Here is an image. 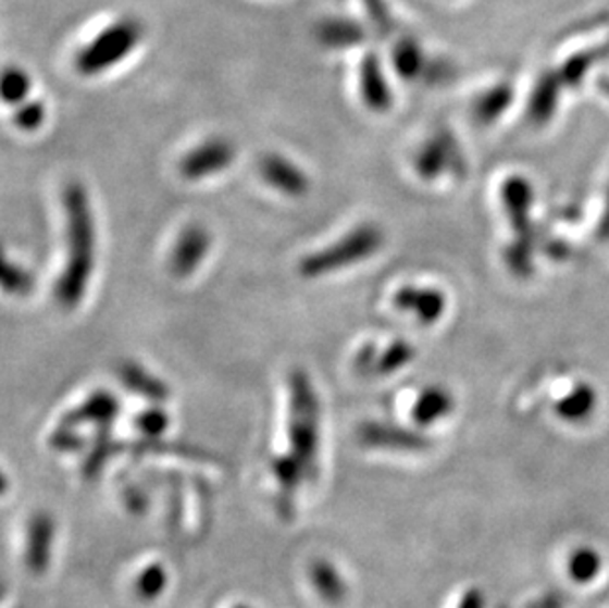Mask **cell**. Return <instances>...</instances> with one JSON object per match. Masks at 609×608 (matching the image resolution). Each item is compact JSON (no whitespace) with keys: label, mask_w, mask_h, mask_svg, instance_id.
I'll list each match as a JSON object with an SVG mask.
<instances>
[{"label":"cell","mask_w":609,"mask_h":608,"mask_svg":"<svg viewBox=\"0 0 609 608\" xmlns=\"http://www.w3.org/2000/svg\"><path fill=\"white\" fill-rule=\"evenodd\" d=\"M271 470H273L274 479L278 482L281 491L286 496L298 491L306 481H310L308 474H306L304 467L295 457H290L288 452L276 455L273 462H271Z\"/></svg>","instance_id":"20"},{"label":"cell","mask_w":609,"mask_h":608,"mask_svg":"<svg viewBox=\"0 0 609 608\" xmlns=\"http://www.w3.org/2000/svg\"><path fill=\"white\" fill-rule=\"evenodd\" d=\"M135 425L140 433H145L148 437H158L169 429V413L162 407H150L147 411L138 413Z\"/></svg>","instance_id":"27"},{"label":"cell","mask_w":609,"mask_h":608,"mask_svg":"<svg viewBox=\"0 0 609 608\" xmlns=\"http://www.w3.org/2000/svg\"><path fill=\"white\" fill-rule=\"evenodd\" d=\"M395 307L412 314L422 326H432L440 321L446 312V297L434 287H402L395 295Z\"/></svg>","instance_id":"10"},{"label":"cell","mask_w":609,"mask_h":608,"mask_svg":"<svg viewBox=\"0 0 609 608\" xmlns=\"http://www.w3.org/2000/svg\"><path fill=\"white\" fill-rule=\"evenodd\" d=\"M235 157H237V149L232 140L225 137H211L196 145L179 159L178 171L184 181H208L211 176L232 169Z\"/></svg>","instance_id":"5"},{"label":"cell","mask_w":609,"mask_h":608,"mask_svg":"<svg viewBox=\"0 0 609 608\" xmlns=\"http://www.w3.org/2000/svg\"><path fill=\"white\" fill-rule=\"evenodd\" d=\"M453 409V397L448 389L431 385L422 389L412 406V419L419 427H431L434 423L442 421L444 417L450 415Z\"/></svg>","instance_id":"17"},{"label":"cell","mask_w":609,"mask_h":608,"mask_svg":"<svg viewBox=\"0 0 609 608\" xmlns=\"http://www.w3.org/2000/svg\"><path fill=\"white\" fill-rule=\"evenodd\" d=\"M233 608H251V607H247V605H237V607H233Z\"/></svg>","instance_id":"29"},{"label":"cell","mask_w":609,"mask_h":608,"mask_svg":"<svg viewBox=\"0 0 609 608\" xmlns=\"http://www.w3.org/2000/svg\"><path fill=\"white\" fill-rule=\"evenodd\" d=\"M119 374H121L123 384L135 394L145 395L152 401H164L169 397V387L164 385V382L148 374L147 370L137 363H125Z\"/></svg>","instance_id":"18"},{"label":"cell","mask_w":609,"mask_h":608,"mask_svg":"<svg viewBox=\"0 0 609 608\" xmlns=\"http://www.w3.org/2000/svg\"><path fill=\"white\" fill-rule=\"evenodd\" d=\"M511 97H513V91H511L509 86H497L494 89H487L484 96L475 101L477 117L485 121V123H489L492 119L497 117L499 111H504L507 108Z\"/></svg>","instance_id":"24"},{"label":"cell","mask_w":609,"mask_h":608,"mask_svg":"<svg viewBox=\"0 0 609 608\" xmlns=\"http://www.w3.org/2000/svg\"><path fill=\"white\" fill-rule=\"evenodd\" d=\"M288 455L295 457L310 481L318 476L320 462V441H322V409L320 397L310 375L296 370L288 380Z\"/></svg>","instance_id":"2"},{"label":"cell","mask_w":609,"mask_h":608,"mask_svg":"<svg viewBox=\"0 0 609 608\" xmlns=\"http://www.w3.org/2000/svg\"><path fill=\"white\" fill-rule=\"evenodd\" d=\"M169 585V575L162 563H152L148 566L135 583V591L142 600H154L164 593V588Z\"/></svg>","instance_id":"23"},{"label":"cell","mask_w":609,"mask_h":608,"mask_svg":"<svg viewBox=\"0 0 609 608\" xmlns=\"http://www.w3.org/2000/svg\"><path fill=\"white\" fill-rule=\"evenodd\" d=\"M412 358H414V350L409 342H390L387 348H378L375 342H368L365 346L359 348L353 365L361 375L383 377V375L397 374Z\"/></svg>","instance_id":"8"},{"label":"cell","mask_w":609,"mask_h":608,"mask_svg":"<svg viewBox=\"0 0 609 608\" xmlns=\"http://www.w3.org/2000/svg\"><path fill=\"white\" fill-rule=\"evenodd\" d=\"M592 407H594V394L588 387H582L576 394L568 397L564 406L558 407V413L568 421H582L584 417H588Z\"/></svg>","instance_id":"26"},{"label":"cell","mask_w":609,"mask_h":608,"mask_svg":"<svg viewBox=\"0 0 609 608\" xmlns=\"http://www.w3.org/2000/svg\"><path fill=\"white\" fill-rule=\"evenodd\" d=\"M315 38L324 48L330 50H347L358 48L368 40V33L363 24L353 18H326L315 26Z\"/></svg>","instance_id":"13"},{"label":"cell","mask_w":609,"mask_h":608,"mask_svg":"<svg viewBox=\"0 0 609 608\" xmlns=\"http://www.w3.org/2000/svg\"><path fill=\"white\" fill-rule=\"evenodd\" d=\"M363 2H365V9H368L369 16L373 18V22L378 24L381 28H389L390 16L387 2L385 0H363Z\"/></svg>","instance_id":"28"},{"label":"cell","mask_w":609,"mask_h":608,"mask_svg":"<svg viewBox=\"0 0 609 608\" xmlns=\"http://www.w3.org/2000/svg\"><path fill=\"white\" fill-rule=\"evenodd\" d=\"M359 438L368 447L387 450H421L426 445L419 433L387 423H368L359 431Z\"/></svg>","instance_id":"12"},{"label":"cell","mask_w":609,"mask_h":608,"mask_svg":"<svg viewBox=\"0 0 609 608\" xmlns=\"http://www.w3.org/2000/svg\"><path fill=\"white\" fill-rule=\"evenodd\" d=\"M53 525L50 513H36L28 525L26 534V566L34 573H44L46 567L50 566V555H52Z\"/></svg>","instance_id":"11"},{"label":"cell","mask_w":609,"mask_h":608,"mask_svg":"<svg viewBox=\"0 0 609 608\" xmlns=\"http://www.w3.org/2000/svg\"><path fill=\"white\" fill-rule=\"evenodd\" d=\"M32 77L26 70L18 65H11L2 74V99L7 106L18 108L24 101L30 99Z\"/></svg>","instance_id":"21"},{"label":"cell","mask_w":609,"mask_h":608,"mask_svg":"<svg viewBox=\"0 0 609 608\" xmlns=\"http://www.w3.org/2000/svg\"><path fill=\"white\" fill-rule=\"evenodd\" d=\"M36 285V278L30 273V269L24 268L21 263L7 261L2 271V287L4 293L12 297H28Z\"/></svg>","instance_id":"22"},{"label":"cell","mask_w":609,"mask_h":608,"mask_svg":"<svg viewBox=\"0 0 609 608\" xmlns=\"http://www.w3.org/2000/svg\"><path fill=\"white\" fill-rule=\"evenodd\" d=\"M390 62H393V70L405 82H417L434 67L431 58L414 38H400L399 42L393 46Z\"/></svg>","instance_id":"14"},{"label":"cell","mask_w":609,"mask_h":608,"mask_svg":"<svg viewBox=\"0 0 609 608\" xmlns=\"http://www.w3.org/2000/svg\"><path fill=\"white\" fill-rule=\"evenodd\" d=\"M310 581L314 585L318 595L327 603H339L346 597V583L337 573L336 567L327 561H315L310 567Z\"/></svg>","instance_id":"19"},{"label":"cell","mask_w":609,"mask_h":608,"mask_svg":"<svg viewBox=\"0 0 609 608\" xmlns=\"http://www.w3.org/2000/svg\"><path fill=\"white\" fill-rule=\"evenodd\" d=\"M211 246H213V235L206 225H186L170 249V275L179 281L191 277L210 256Z\"/></svg>","instance_id":"6"},{"label":"cell","mask_w":609,"mask_h":608,"mask_svg":"<svg viewBox=\"0 0 609 608\" xmlns=\"http://www.w3.org/2000/svg\"><path fill=\"white\" fill-rule=\"evenodd\" d=\"M385 246V234L377 224H359L334 244L320 247L302 257L298 273L304 278H324L344 269L356 268L377 256Z\"/></svg>","instance_id":"3"},{"label":"cell","mask_w":609,"mask_h":608,"mask_svg":"<svg viewBox=\"0 0 609 608\" xmlns=\"http://www.w3.org/2000/svg\"><path fill=\"white\" fill-rule=\"evenodd\" d=\"M119 413V401L115 395L107 394V392H97L89 395L85 399V404L77 407L72 413L62 421V427L74 429L85 423H95V425H105L113 423Z\"/></svg>","instance_id":"15"},{"label":"cell","mask_w":609,"mask_h":608,"mask_svg":"<svg viewBox=\"0 0 609 608\" xmlns=\"http://www.w3.org/2000/svg\"><path fill=\"white\" fill-rule=\"evenodd\" d=\"M359 96L365 108L375 113H385L393 108V89L389 77L385 74V65L373 52L361 58L358 72Z\"/></svg>","instance_id":"9"},{"label":"cell","mask_w":609,"mask_h":608,"mask_svg":"<svg viewBox=\"0 0 609 608\" xmlns=\"http://www.w3.org/2000/svg\"><path fill=\"white\" fill-rule=\"evenodd\" d=\"M259 174L266 186L286 198H304L312 188L308 172L281 152L264 154L259 162Z\"/></svg>","instance_id":"7"},{"label":"cell","mask_w":609,"mask_h":608,"mask_svg":"<svg viewBox=\"0 0 609 608\" xmlns=\"http://www.w3.org/2000/svg\"><path fill=\"white\" fill-rule=\"evenodd\" d=\"M145 40V28L137 18H121L95 34L74 58L75 72L84 77L107 74L137 50Z\"/></svg>","instance_id":"4"},{"label":"cell","mask_w":609,"mask_h":608,"mask_svg":"<svg viewBox=\"0 0 609 608\" xmlns=\"http://www.w3.org/2000/svg\"><path fill=\"white\" fill-rule=\"evenodd\" d=\"M452 139L446 133H438L426 140L414 159V166L421 174L422 181H434L440 172L446 171L448 164L452 162Z\"/></svg>","instance_id":"16"},{"label":"cell","mask_w":609,"mask_h":608,"mask_svg":"<svg viewBox=\"0 0 609 608\" xmlns=\"http://www.w3.org/2000/svg\"><path fill=\"white\" fill-rule=\"evenodd\" d=\"M46 117H48V111H46V106H44L42 101L28 99V101L21 103L18 108H14L12 123L21 128V131H24V133H34V131L42 127L44 123H46Z\"/></svg>","instance_id":"25"},{"label":"cell","mask_w":609,"mask_h":608,"mask_svg":"<svg viewBox=\"0 0 609 608\" xmlns=\"http://www.w3.org/2000/svg\"><path fill=\"white\" fill-rule=\"evenodd\" d=\"M65 263L53 285V297L63 310L82 307L97 265V224L91 198L82 182H70L62 194Z\"/></svg>","instance_id":"1"}]
</instances>
